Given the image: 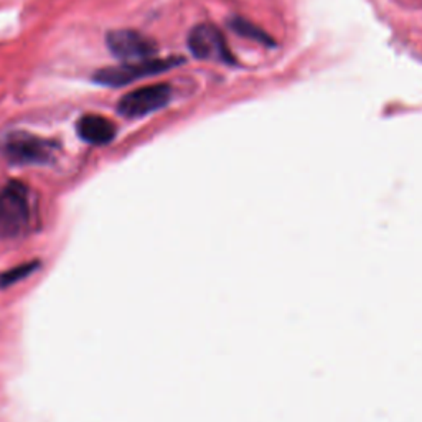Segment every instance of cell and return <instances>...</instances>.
I'll return each instance as SVG.
<instances>
[{
	"mask_svg": "<svg viewBox=\"0 0 422 422\" xmlns=\"http://www.w3.org/2000/svg\"><path fill=\"white\" fill-rule=\"evenodd\" d=\"M185 62L182 57H169V58H150L144 62L122 63L119 67L103 68L93 74V81L101 84V86L120 88L125 84L137 81V79L155 76L165 72L180 67Z\"/></svg>",
	"mask_w": 422,
	"mask_h": 422,
	"instance_id": "obj_2",
	"label": "cell"
},
{
	"mask_svg": "<svg viewBox=\"0 0 422 422\" xmlns=\"http://www.w3.org/2000/svg\"><path fill=\"white\" fill-rule=\"evenodd\" d=\"M57 150V142L30 132H12L0 144V152L13 165L50 164Z\"/></svg>",
	"mask_w": 422,
	"mask_h": 422,
	"instance_id": "obj_3",
	"label": "cell"
},
{
	"mask_svg": "<svg viewBox=\"0 0 422 422\" xmlns=\"http://www.w3.org/2000/svg\"><path fill=\"white\" fill-rule=\"evenodd\" d=\"M38 263H28V264H22L18 266V268H13L5 273L2 278H0V285L5 287V285H10L13 283H17V280L27 278L28 274L33 273V269H37Z\"/></svg>",
	"mask_w": 422,
	"mask_h": 422,
	"instance_id": "obj_9",
	"label": "cell"
},
{
	"mask_svg": "<svg viewBox=\"0 0 422 422\" xmlns=\"http://www.w3.org/2000/svg\"><path fill=\"white\" fill-rule=\"evenodd\" d=\"M229 27L233 28L236 33L241 35V37L254 40V42H258V43L274 45L273 37H269V35L266 33L263 28L256 27L254 23H251V22H248V20H244V18L236 17L233 20H229Z\"/></svg>",
	"mask_w": 422,
	"mask_h": 422,
	"instance_id": "obj_8",
	"label": "cell"
},
{
	"mask_svg": "<svg viewBox=\"0 0 422 422\" xmlns=\"http://www.w3.org/2000/svg\"><path fill=\"white\" fill-rule=\"evenodd\" d=\"M188 48L195 58L213 59L224 64H233L234 57L226 43L224 35L211 23H200L188 33Z\"/></svg>",
	"mask_w": 422,
	"mask_h": 422,
	"instance_id": "obj_6",
	"label": "cell"
},
{
	"mask_svg": "<svg viewBox=\"0 0 422 422\" xmlns=\"http://www.w3.org/2000/svg\"><path fill=\"white\" fill-rule=\"evenodd\" d=\"M78 135L86 144L106 145L113 142L115 137V124L113 120L99 114H86L78 120L76 124Z\"/></svg>",
	"mask_w": 422,
	"mask_h": 422,
	"instance_id": "obj_7",
	"label": "cell"
},
{
	"mask_svg": "<svg viewBox=\"0 0 422 422\" xmlns=\"http://www.w3.org/2000/svg\"><path fill=\"white\" fill-rule=\"evenodd\" d=\"M35 219L30 190L23 182L10 180L0 188V238L13 239L27 234Z\"/></svg>",
	"mask_w": 422,
	"mask_h": 422,
	"instance_id": "obj_1",
	"label": "cell"
},
{
	"mask_svg": "<svg viewBox=\"0 0 422 422\" xmlns=\"http://www.w3.org/2000/svg\"><path fill=\"white\" fill-rule=\"evenodd\" d=\"M106 45L109 52L120 62L134 63L144 62V59L155 58L159 52L157 43L152 38L145 37L137 30H113L106 35Z\"/></svg>",
	"mask_w": 422,
	"mask_h": 422,
	"instance_id": "obj_5",
	"label": "cell"
},
{
	"mask_svg": "<svg viewBox=\"0 0 422 422\" xmlns=\"http://www.w3.org/2000/svg\"><path fill=\"white\" fill-rule=\"evenodd\" d=\"M172 99V88L167 83L149 84V86L134 89L120 98L118 113L127 119H139L144 115L164 109Z\"/></svg>",
	"mask_w": 422,
	"mask_h": 422,
	"instance_id": "obj_4",
	"label": "cell"
}]
</instances>
